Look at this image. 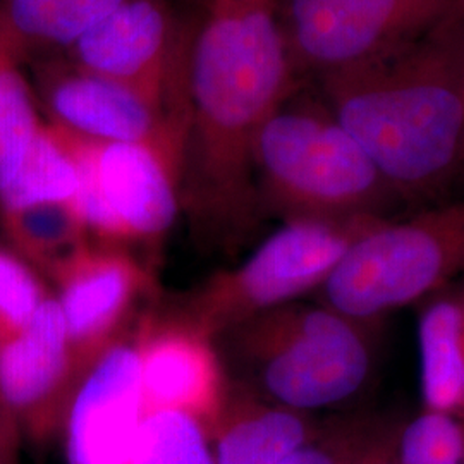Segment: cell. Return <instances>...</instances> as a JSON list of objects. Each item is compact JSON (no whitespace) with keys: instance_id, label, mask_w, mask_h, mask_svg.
I'll return each instance as SVG.
<instances>
[{"instance_id":"cell-1","label":"cell","mask_w":464,"mask_h":464,"mask_svg":"<svg viewBox=\"0 0 464 464\" xmlns=\"http://www.w3.org/2000/svg\"><path fill=\"white\" fill-rule=\"evenodd\" d=\"M298 83L277 0H198L188 59L179 199L207 241H236L264 212L255 143Z\"/></svg>"},{"instance_id":"cell-2","label":"cell","mask_w":464,"mask_h":464,"mask_svg":"<svg viewBox=\"0 0 464 464\" xmlns=\"http://www.w3.org/2000/svg\"><path fill=\"white\" fill-rule=\"evenodd\" d=\"M312 83L402 201L463 179L464 11Z\"/></svg>"},{"instance_id":"cell-3","label":"cell","mask_w":464,"mask_h":464,"mask_svg":"<svg viewBox=\"0 0 464 464\" xmlns=\"http://www.w3.org/2000/svg\"><path fill=\"white\" fill-rule=\"evenodd\" d=\"M262 210L289 220L391 218L402 198L312 82L296 84L255 143Z\"/></svg>"},{"instance_id":"cell-4","label":"cell","mask_w":464,"mask_h":464,"mask_svg":"<svg viewBox=\"0 0 464 464\" xmlns=\"http://www.w3.org/2000/svg\"><path fill=\"white\" fill-rule=\"evenodd\" d=\"M373 325L329 306L287 303L222 334L243 382L264 398L310 413L356 396L375 362Z\"/></svg>"},{"instance_id":"cell-5","label":"cell","mask_w":464,"mask_h":464,"mask_svg":"<svg viewBox=\"0 0 464 464\" xmlns=\"http://www.w3.org/2000/svg\"><path fill=\"white\" fill-rule=\"evenodd\" d=\"M463 270L464 201H449L368 227L334 266L318 299L337 314L377 324L435 295Z\"/></svg>"},{"instance_id":"cell-6","label":"cell","mask_w":464,"mask_h":464,"mask_svg":"<svg viewBox=\"0 0 464 464\" xmlns=\"http://www.w3.org/2000/svg\"><path fill=\"white\" fill-rule=\"evenodd\" d=\"M379 220L284 222L241 266L205 282L181 314L218 339L253 316L318 293L351 243Z\"/></svg>"},{"instance_id":"cell-7","label":"cell","mask_w":464,"mask_h":464,"mask_svg":"<svg viewBox=\"0 0 464 464\" xmlns=\"http://www.w3.org/2000/svg\"><path fill=\"white\" fill-rule=\"evenodd\" d=\"M57 130L78 169L74 205L92 239L128 249L159 245L181 212L178 164L150 145L102 143Z\"/></svg>"},{"instance_id":"cell-8","label":"cell","mask_w":464,"mask_h":464,"mask_svg":"<svg viewBox=\"0 0 464 464\" xmlns=\"http://www.w3.org/2000/svg\"><path fill=\"white\" fill-rule=\"evenodd\" d=\"M464 11V0H277L299 82L358 66Z\"/></svg>"},{"instance_id":"cell-9","label":"cell","mask_w":464,"mask_h":464,"mask_svg":"<svg viewBox=\"0 0 464 464\" xmlns=\"http://www.w3.org/2000/svg\"><path fill=\"white\" fill-rule=\"evenodd\" d=\"M193 26L174 0H126L63 55L133 88L184 130Z\"/></svg>"},{"instance_id":"cell-10","label":"cell","mask_w":464,"mask_h":464,"mask_svg":"<svg viewBox=\"0 0 464 464\" xmlns=\"http://www.w3.org/2000/svg\"><path fill=\"white\" fill-rule=\"evenodd\" d=\"M32 63L34 97L47 122L92 141L155 147L179 169L184 130L153 102L126 84L69 63L64 55Z\"/></svg>"},{"instance_id":"cell-11","label":"cell","mask_w":464,"mask_h":464,"mask_svg":"<svg viewBox=\"0 0 464 464\" xmlns=\"http://www.w3.org/2000/svg\"><path fill=\"white\" fill-rule=\"evenodd\" d=\"M50 281L57 287L69 348L83 381L107 349L130 335L136 306L153 291V276L131 249L93 241Z\"/></svg>"},{"instance_id":"cell-12","label":"cell","mask_w":464,"mask_h":464,"mask_svg":"<svg viewBox=\"0 0 464 464\" xmlns=\"http://www.w3.org/2000/svg\"><path fill=\"white\" fill-rule=\"evenodd\" d=\"M131 337L145 415L184 413L212 433L231 383L216 337L181 312L141 318Z\"/></svg>"},{"instance_id":"cell-13","label":"cell","mask_w":464,"mask_h":464,"mask_svg":"<svg viewBox=\"0 0 464 464\" xmlns=\"http://www.w3.org/2000/svg\"><path fill=\"white\" fill-rule=\"evenodd\" d=\"M80 382L63 312L52 295L23 331L0 343V389L23 439L47 442L63 431Z\"/></svg>"},{"instance_id":"cell-14","label":"cell","mask_w":464,"mask_h":464,"mask_svg":"<svg viewBox=\"0 0 464 464\" xmlns=\"http://www.w3.org/2000/svg\"><path fill=\"white\" fill-rule=\"evenodd\" d=\"M133 337L107 349L86 372L63 425L67 464H130L145 420Z\"/></svg>"},{"instance_id":"cell-15","label":"cell","mask_w":464,"mask_h":464,"mask_svg":"<svg viewBox=\"0 0 464 464\" xmlns=\"http://www.w3.org/2000/svg\"><path fill=\"white\" fill-rule=\"evenodd\" d=\"M322 433L310 413L277 404L246 383L231 381L210 439L216 464H282Z\"/></svg>"},{"instance_id":"cell-16","label":"cell","mask_w":464,"mask_h":464,"mask_svg":"<svg viewBox=\"0 0 464 464\" xmlns=\"http://www.w3.org/2000/svg\"><path fill=\"white\" fill-rule=\"evenodd\" d=\"M126 0H0V42L17 61L63 55Z\"/></svg>"},{"instance_id":"cell-17","label":"cell","mask_w":464,"mask_h":464,"mask_svg":"<svg viewBox=\"0 0 464 464\" xmlns=\"http://www.w3.org/2000/svg\"><path fill=\"white\" fill-rule=\"evenodd\" d=\"M423 410L464 421V291L427 303L418 318Z\"/></svg>"},{"instance_id":"cell-18","label":"cell","mask_w":464,"mask_h":464,"mask_svg":"<svg viewBox=\"0 0 464 464\" xmlns=\"http://www.w3.org/2000/svg\"><path fill=\"white\" fill-rule=\"evenodd\" d=\"M0 229L9 248L49 277L93 243L74 201L0 210Z\"/></svg>"},{"instance_id":"cell-19","label":"cell","mask_w":464,"mask_h":464,"mask_svg":"<svg viewBox=\"0 0 464 464\" xmlns=\"http://www.w3.org/2000/svg\"><path fill=\"white\" fill-rule=\"evenodd\" d=\"M80 176L63 134L44 121L30 149L0 188V210L47 201H74Z\"/></svg>"},{"instance_id":"cell-20","label":"cell","mask_w":464,"mask_h":464,"mask_svg":"<svg viewBox=\"0 0 464 464\" xmlns=\"http://www.w3.org/2000/svg\"><path fill=\"white\" fill-rule=\"evenodd\" d=\"M16 55L0 44V188L42 128L32 84L21 72Z\"/></svg>"},{"instance_id":"cell-21","label":"cell","mask_w":464,"mask_h":464,"mask_svg":"<svg viewBox=\"0 0 464 464\" xmlns=\"http://www.w3.org/2000/svg\"><path fill=\"white\" fill-rule=\"evenodd\" d=\"M130 464H216L208 430L193 416L155 411L145 416Z\"/></svg>"},{"instance_id":"cell-22","label":"cell","mask_w":464,"mask_h":464,"mask_svg":"<svg viewBox=\"0 0 464 464\" xmlns=\"http://www.w3.org/2000/svg\"><path fill=\"white\" fill-rule=\"evenodd\" d=\"M50 296L36 268L0 245V343L23 331Z\"/></svg>"},{"instance_id":"cell-23","label":"cell","mask_w":464,"mask_h":464,"mask_svg":"<svg viewBox=\"0 0 464 464\" xmlns=\"http://www.w3.org/2000/svg\"><path fill=\"white\" fill-rule=\"evenodd\" d=\"M401 464H464V421L423 410L398 435Z\"/></svg>"},{"instance_id":"cell-24","label":"cell","mask_w":464,"mask_h":464,"mask_svg":"<svg viewBox=\"0 0 464 464\" xmlns=\"http://www.w3.org/2000/svg\"><path fill=\"white\" fill-rule=\"evenodd\" d=\"M349 431L351 427H337L332 431L324 430L315 442L301 449L282 464H339L348 444Z\"/></svg>"},{"instance_id":"cell-25","label":"cell","mask_w":464,"mask_h":464,"mask_svg":"<svg viewBox=\"0 0 464 464\" xmlns=\"http://www.w3.org/2000/svg\"><path fill=\"white\" fill-rule=\"evenodd\" d=\"M23 444V435L17 427L16 420L11 415L0 389V456L7 464H19V450Z\"/></svg>"},{"instance_id":"cell-26","label":"cell","mask_w":464,"mask_h":464,"mask_svg":"<svg viewBox=\"0 0 464 464\" xmlns=\"http://www.w3.org/2000/svg\"><path fill=\"white\" fill-rule=\"evenodd\" d=\"M366 429L363 427H351L348 444L344 449L343 459L339 464H365L363 463V435Z\"/></svg>"},{"instance_id":"cell-27","label":"cell","mask_w":464,"mask_h":464,"mask_svg":"<svg viewBox=\"0 0 464 464\" xmlns=\"http://www.w3.org/2000/svg\"><path fill=\"white\" fill-rule=\"evenodd\" d=\"M0 464H7V461H5L2 456H0Z\"/></svg>"},{"instance_id":"cell-28","label":"cell","mask_w":464,"mask_h":464,"mask_svg":"<svg viewBox=\"0 0 464 464\" xmlns=\"http://www.w3.org/2000/svg\"><path fill=\"white\" fill-rule=\"evenodd\" d=\"M0 44H2V42H0Z\"/></svg>"}]
</instances>
